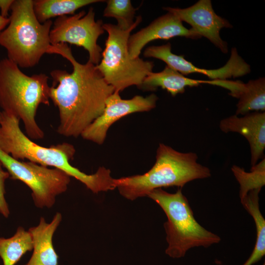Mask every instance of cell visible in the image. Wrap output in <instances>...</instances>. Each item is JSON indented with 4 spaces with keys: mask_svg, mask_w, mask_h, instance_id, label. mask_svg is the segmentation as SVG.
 Wrapping results in <instances>:
<instances>
[{
    "mask_svg": "<svg viewBox=\"0 0 265 265\" xmlns=\"http://www.w3.org/2000/svg\"><path fill=\"white\" fill-rule=\"evenodd\" d=\"M49 54H59L68 60L73 71L51 72L53 85L50 99L58 108L57 132L65 137H78L103 112L106 99L115 90L105 80L96 65L78 62L66 43L51 45Z\"/></svg>",
    "mask_w": 265,
    "mask_h": 265,
    "instance_id": "cell-1",
    "label": "cell"
},
{
    "mask_svg": "<svg viewBox=\"0 0 265 265\" xmlns=\"http://www.w3.org/2000/svg\"><path fill=\"white\" fill-rule=\"evenodd\" d=\"M20 119L1 112L0 150L13 158L62 170L78 180L92 192L98 193L114 189L113 178L109 169L100 167L92 174H87L72 166L76 150L70 143L64 142L49 147L33 141L21 130Z\"/></svg>",
    "mask_w": 265,
    "mask_h": 265,
    "instance_id": "cell-2",
    "label": "cell"
},
{
    "mask_svg": "<svg viewBox=\"0 0 265 265\" xmlns=\"http://www.w3.org/2000/svg\"><path fill=\"white\" fill-rule=\"evenodd\" d=\"M193 152L183 153L159 143L156 162L152 167L142 175L114 179L115 188L130 200L147 196L152 190L176 186L182 188L187 183L211 176L210 169L197 161Z\"/></svg>",
    "mask_w": 265,
    "mask_h": 265,
    "instance_id": "cell-3",
    "label": "cell"
},
{
    "mask_svg": "<svg viewBox=\"0 0 265 265\" xmlns=\"http://www.w3.org/2000/svg\"><path fill=\"white\" fill-rule=\"evenodd\" d=\"M48 79L44 73L26 75L8 58L0 60V106L3 111L22 120L31 139L44 137L35 116L41 104L50 105Z\"/></svg>",
    "mask_w": 265,
    "mask_h": 265,
    "instance_id": "cell-4",
    "label": "cell"
},
{
    "mask_svg": "<svg viewBox=\"0 0 265 265\" xmlns=\"http://www.w3.org/2000/svg\"><path fill=\"white\" fill-rule=\"evenodd\" d=\"M9 23L0 32V45L7 58L19 67L31 68L38 64L50 46L51 20L40 23L34 12L32 0H14Z\"/></svg>",
    "mask_w": 265,
    "mask_h": 265,
    "instance_id": "cell-5",
    "label": "cell"
},
{
    "mask_svg": "<svg viewBox=\"0 0 265 265\" xmlns=\"http://www.w3.org/2000/svg\"><path fill=\"white\" fill-rule=\"evenodd\" d=\"M147 196L161 207L167 216V221L164 224L168 243L165 253L169 257L180 258L190 248L208 247L220 241V237L206 230L196 221L182 188L174 193L157 188Z\"/></svg>",
    "mask_w": 265,
    "mask_h": 265,
    "instance_id": "cell-6",
    "label": "cell"
},
{
    "mask_svg": "<svg viewBox=\"0 0 265 265\" xmlns=\"http://www.w3.org/2000/svg\"><path fill=\"white\" fill-rule=\"evenodd\" d=\"M141 21V16H138L133 25L128 29H123L117 25L103 24L108 36L102 58L96 67L115 91L120 92L132 85L139 87L145 77L152 72L153 62L140 57L133 58L128 50L131 32Z\"/></svg>",
    "mask_w": 265,
    "mask_h": 265,
    "instance_id": "cell-7",
    "label": "cell"
},
{
    "mask_svg": "<svg viewBox=\"0 0 265 265\" xmlns=\"http://www.w3.org/2000/svg\"><path fill=\"white\" fill-rule=\"evenodd\" d=\"M0 161L11 179L23 182L30 189L38 208H51L56 197L66 192L70 182L71 177L61 170L17 160L0 150Z\"/></svg>",
    "mask_w": 265,
    "mask_h": 265,
    "instance_id": "cell-8",
    "label": "cell"
},
{
    "mask_svg": "<svg viewBox=\"0 0 265 265\" xmlns=\"http://www.w3.org/2000/svg\"><path fill=\"white\" fill-rule=\"evenodd\" d=\"M95 16L94 9L90 7L86 13L83 10L71 16L57 17L50 32L51 44L69 43L82 47L88 53V61L98 65L102 49L97 40L105 30L102 21H96Z\"/></svg>",
    "mask_w": 265,
    "mask_h": 265,
    "instance_id": "cell-9",
    "label": "cell"
},
{
    "mask_svg": "<svg viewBox=\"0 0 265 265\" xmlns=\"http://www.w3.org/2000/svg\"><path fill=\"white\" fill-rule=\"evenodd\" d=\"M158 99L157 96L153 93L145 97L136 95L130 99H123L119 92L114 91L106 99L103 113L83 131L80 136L85 140L102 145L108 130L113 123L129 114L152 110L156 107Z\"/></svg>",
    "mask_w": 265,
    "mask_h": 265,
    "instance_id": "cell-10",
    "label": "cell"
},
{
    "mask_svg": "<svg viewBox=\"0 0 265 265\" xmlns=\"http://www.w3.org/2000/svg\"><path fill=\"white\" fill-rule=\"evenodd\" d=\"M143 55L146 57L161 60L165 62L167 66L184 76L199 73L208 76L212 80H225L230 78L240 77L251 71L250 65L238 54L235 48L231 50L230 58L223 67L212 70L198 68L186 60L183 56L173 53L170 43L148 47L144 51Z\"/></svg>",
    "mask_w": 265,
    "mask_h": 265,
    "instance_id": "cell-11",
    "label": "cell"
},
{
    "mask_svg": "<svg viewBox=\"0 0 265 265\" xmlns=\"http://www.w3.org/2000/svg\"><path fill=\"white\" fill-rule=\"evenodd\" d=\"M163 8L176 15L182 22L189 24L193 30L201 37L208 39L223 53L228 52L227 43L221 39L220 31L223 28H231L232 26L215 13L210 0H199L185 8Z\"/></svg>",
    "mask_w": 265,
    "mask_h": 265,
    "instance_id": "cell-12",
    "label": "cell"
},
{
    "mask_svg": "<svg viewBox=\"0 0 265 265\" xmlns=\"http://www.w3.org/2000/svg\"><path fill=\"white\" fill-rule=\"evenodd\" d=\"M177 36L191 39L201 37L192 28L185 27L176 15L167 12L155 19L147 26L130 36L128 46L130 56L133 58L139 57L144 46L155 40H168Z\"/></svg>",
    "mask_w": 265,
    "mask_h": 265,
    "instance_id": "cell-13",
    "label": "cell"
},
{
    "mask_svg": "<svg viewBox=\"0 0 265 265\" xmlns=\"http://www.w3.org/2000/svg\"><path fill=\"white\" fill-rule=\"evenodd\" d=\"M242 117L234 115L220 121L219 128L225 133L238 132L248 141L251 153V165L264 158L265 149V112L248 113Z\"/></svg>",
    "mask_w": 265,
    "mask_h": 265,
    "instance_id": "cell-14",
    "label": "cell"
},
{
    "mask_svg": "<svg viewBox=\"0 0 265 265\" xmlns=\"http://www.w3.org/2000/svg\"><path fill=\"white\" fill-rule=\"evenodd\" d=\"M62 221V214L57 212L48 223L43 217L39 224L28 229L33 244V252L24 265H58V256L53 243V235Z\"/></svg>",
    "mask_w": 265,
    "mask_h": 265,
    "instance_id": "cell-15",
    "label": "cell"
},
{
    "mask_svg": "<svg viewBox=\"0 0 265 265\" xmlns=\"http://www.w3.org/2000/svg\"><path fill=\"white\" fill-rule=\"evenodd\" d=\"M207 83L224 88L225 80H199L190 79L179 72L166 66L159 72H151L144 79L138 87L146 91H155L159 87L166 90L172 96L185 91L186 87H193L201 84Z\"/></svg>",
    "mask_w": 265,
    "mask_h": 265,
    "instance_id": "cell-16",
    "label": "cell"
},
{
    "mask_svg": "<svg viewBox=\"0 0 265 265\" xmlns=\"http://www.w3.org/2000/svg\"><path fill=\"white\" fill-rule=\"evenodd\" d=\"M261 189L250 191L240 200L244 208L253 217L256 229V240L254 248L248 260L243 265H253L265 255V220L259 207V193Z\"/></svg>",
    "mask_w": 265,
    "mask_h": 265,
    "instance_id": "cell-17",
    "label": "cell"
},
{
    "mask_svg": "<svg viewBox=\"0 0 265 265\" xmlns=\"http://www.w3.org/2000/svg\"><path fill=\"white\" fill-rule=\"evenodd\" d=\"M101 0H35L33 8L35 16L41 23L55 17L74 15L78 9Z\"/></svg>",
    "mask_w": 265,
    "mask_h": 265,
    "instance_id": "cell-18",
    "label": "cell"
},
{
    "mask_svg": "<svg viewBox=\"0 0 265 265\" xmlns=\"http://www.w3.org/2000/svg\"><path fill=\"white\" fill-rule=\"evenodd\" d=\"M33 249L32 238L22 226L11 237H0V258L3 265H15L27 252Z\"/></svg>",
    "mask_w": 265,
    "mask_h": 265,
    "instance_id": "cell-19",
    "label": "cell"
},
{
    "mask_svg": "<svg viewBox=\"0 0 265 265\" xmlns=\"http://www.w3.org/2000/svg\"><path fill=\"white\" fill-rule=\"evenodd\" d=\"M238 99L236 115H245L251 111L265 110V79L250 80L243 84Z\"/></svg>",
    "mask_w": 265,
    "mask_h": 265,
    "instance_id": "cell-20",
    "label": "cell"
},
{
    "mask_svg": "<svg viewBox=\"0 0 265 265\" xmlns=\"http://www.w3.org/2000/svg\"><path fill=\"white\" fill-rule=\"evenodd\" d=\"M232 171L239 185V195L243 199L251 190L262 189L265 185V159L251 166L250 172L236 165L231 167Z\"/></svg>",
    "mask_w": 265,
    "mask_h": 265,
    "instance_id": "cell-21",
    "label": "cell"
},
{
    "mask_svg": "<svg viewBox=\"0 0 265 265\" xmlns=\"http://www.w3.org/2000/svg\"><path fill=\"white\" fill-rule=\"evenodd\" d=\"M136 8L133 7L130 0H108L103 15L115 18L117 25L123 29H128L134 24Z\"/></svg>",
    "mask_w": 265,
    "mask_h": 265,
    "instance_id": "cell-22",
    "label": "cell"
},
{
    "mask_svg": "<svg viewBox=\"0 0 265 265\" xmlns=\"http://www.w3.org/2000/svg\"><path fill=\"white\" fill-rule=\"evenodd\" d=\"M2 165L0 161V213L5 218H8L10 212L8 204L5 198V181L10 177V175L7 171L2 168Z\"/></svg>",
    "mask_w": 265,
    "mask_h": 265,
    "instance_id": "cell-23",
    "label": "cell"
},
{
    "mask_svg": "<svg viewBox=\"0 0 265 265\" xmlns=\"http://www.w3.org/2000/svg\"><path fill=\"white\" fill-rule=\"evenodd\" d=\"M14 1V0H0V14L2 17L8 18L9 11L11 10Z\"/></svg>",
    "mask_w": 265,
    "mask_h": 265,
    "instance_id": "cell-24",
    "label": "cell"
},
{
    "mask_svg": "<svg viewBox=\"0 0 265 265\" xmlns=\"http://www.w3.org/2000/svg\"><path fill=\"white\" fill-rule=\"evenodd\" d=\"M9 18H4L0 14V32L2 31L8 25Z\"/></svg>",
    "mask_w": 265,
    "mask_h": 265,
    "instance_id": "cell-25",
    "label": "cell"
},
{
    "mask_svg": "<svg viewBox=\"0 0 265 265\" xmlns=\"http://www.w3.org/2000/svg\"><path fill=\"white\" fill-rule=\"evenodd\" d=\"M0 119H1V112L0 111Z\"/></svg>",
    "mask_w": 265,
    "mask_h": 265,
    "instance_id": "cell-26",
    "label": "cell"
},
{
    "mask_svg": "<svg viewBox=\"0 0 265 265\" xmlns=\"http://www.w3.org/2000/svg\"><path fill=\"white\" fill-rule=\"evenodd\" d=\"M263 265H265V264L264 263Z\"/></svg>",
    "mask_w": 265,
    "mask_h": 265,
    "instance_id": "cell-27",
    "label": "cell"
}]
</instances>
